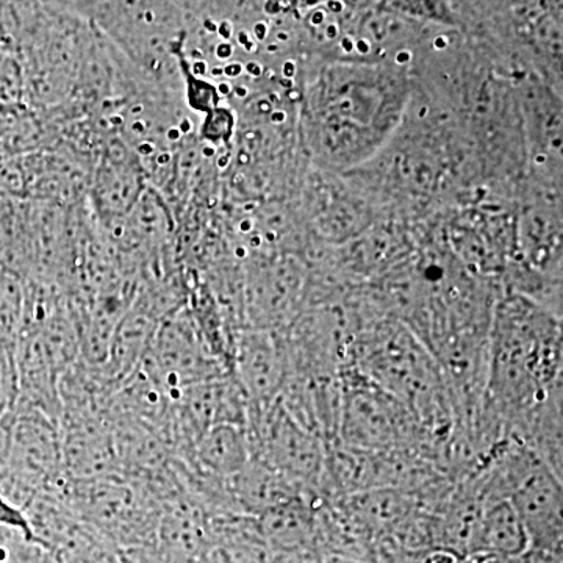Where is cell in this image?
Instances as JSON below:
<instances>
[{
    "instance_id": "12",
    "label": "cell",
    "mask_w": 563,
    "mask_h": 563,
    "mask_svg": "<svg viewBox=\"0 0 563 563\" xmlns=\"http://www.w3.org/2000/svg\"><path fill=\"white\" fill-rule=\"evenodd\" d=\"M466 563H562V555L544 553L528 548L523 553L512 555H487V558H466Z\"/></svg>"
},
{
    "instance_id": "11",
    "label": "cell",
    "mask_w": 563,
    "mask_h": 563,
    "mask_svg": "<svg viewBox=\"0 0 563 563\" xmlns=\"http://www.w3.org/2000/svg\"><path fill=\"white\" fill-rule=\"evenodd\" d=\"M0 528L13 529V531L21 532L25 539L35 542L27 515L16 504L7 499L2 493H0Z\"/></svg>"
},
{
    "instance_id": "10",
    "label": "cell",
    "mask_w": 563,
    "mask_h": 563,
    "mask_svg": "<svg viewBox=\"0 0 563 563\" xmlns=\"http://www.w3.org/2000/svg\"><path fill=\"white\" fill-rule=\"evenodd\" d=\"M16 399V365L13 352L0 344V413Z\"/></svg>"
},
{
    "instance_id": "7",
    "label": "cell",
    "mask_w": 563,
    "mask_h": 563,
    "mask_svg": "<svg viewBox=\"0 0 563 563\" xmlns=\"http://www.w3.org/2000/svg\"><path fill=\"white\" fill-rule=\"evenodd\" d=\"M187 465L210 479H231L254 459L246 428L220 424L203 432L188 453Z\"/></svg>"
},
{
    "instance_id": "6",
    "label": "cell",
    "mask_w": 563,
    "mask_h": 563,
    "mask_svg": "<svg viewBox=\"0 0 563 563\" xmlns=\"http://www.w3.org/2000/svg\"><path fill=\"white\" fill-rule=\"evenodd\" d=\"M290 358L269 332L244 333L235 346L232 376L251 406H266L279 399L288 376Z\"/></svg>"
},
{
    "instance_id": "3",
    "label": "cell",
    "mask_w": 563,
    "mask_h": 563,
    "mask_svg": "<svg viewBox=\"0 0 563 563\" xmlns=\"http://www.w3.org/2000/svg\"><path fill=\"white\" fill-rule=\"evenodd\" d=\"M60 429L36 410L11 404L0 413V493L22 510L65 487Z\"/></svg>"
},
{
    "instance_id": "5",
    "label": "cell",
    "mask_w": 563,
    "mask_h": 563,
    "mask_svg": "<svg viewBox=\"0 0 563 563\" xmlns=\"http://www.w3.org/2000/svg\"><path fill=\"white\" fill-rule=\"evenodd\" d=\"M141 366L172 395L188 385L228 376V363L211 350L195 314L181 307L163 318Z\"/></svg>"
},
{
    "instance_id": "9",
    "label": "cell",
    "mask_w": 563,
    "mask_h": 563,
    "mask_svg": "<svg viewBox=\"0 0 563 563\" xmlns=\"http://www.w3.org/2000/svg\"><path fill=\"white\" fill-rule=\"evenodd\" d=\"M470 558L512 555L529 548L528 531L512 504L503 498H483Z\"/></svg>"
},
{
    "instance_id": "8",
    "label": "cell",
    "mask_w": 563,
    "mask_h": 563,
    "mask_svg": "<svg viewBox=\"0 0 563 563\" xmlns=\"http://www.w3.org/2000/svg\"><path fill=\"white\" fill-rule=\"evenodd\" d=\"M95 203L106 221L124 220L143 195V169L125 157V150H111L96 173Z\"/></svg>"
},
{
    "instance_id": "4",
    "label": "cell",
    "mask_w": 563,
    "mask_h": 563,
    "mask_svg": "<svg viewBox=\"0 0 563 563\" xmlns=\"http://www.w3.org/2000/svg\"><path fill=\"white\" fill-rule=\"evenodd\" d=\"M342 377L339 429L333 443L368 453L417 451L420 433L412 413L390 393L354 368Z\"/></svg>"
},
{
    "instance_id": "13",
    "label": "cell",
    "mask_w": 563,
    "mask_h": 563,
    "mask_svg": "<svg viewBox=\"0 0 563 563\" xmlns=\"http://www.w3.org/2000/svg\"><path fill=\"white\" fill-rule=\"evenodd\" d=\"M0 563H9L5 561V559L0 558Z\"/></svg>"
},
{
    "instance_id": "1",
    "label": "cell",
    "mask_w": 563,
    "mask_h": 563,
    "mask_svg": "<svg viewBox=\"0 0 563 563\" xmlns=\"http://www.w3.org/2000/svg\"><path fill=\"white\" fill-rule=\"evenodd\" d=\"M562 395V333L554 314L521 295L503 299L493 317L481 406L504 431Z\"/></svg>"
},
{
    "instance_id": "2",
    "label": "cell",
    "mask_w": 563,
    "mask_h": 563,
    "mask_svg": "<svg viewBox=\"0 0 563 563\" xmlns=\"http://www.w3.org/2000/svg\"><path fill=\"white\" fill-rule=\"evenodd\" d=\"M402 106L395 74L369 66L331 68L310 95L313 150L335 165L361 162L390 135Z\"/></svg>"
}]
</instances>
